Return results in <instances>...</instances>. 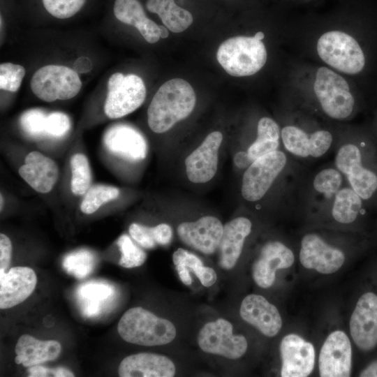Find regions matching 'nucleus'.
Wrapping results in <instances>:
<instances>
[{"mask_svg": "<svg viewBox=\"0 0 377 377\" xmlns=\"http://www.w3.org/2000/svg\"><path fill=\"white\" fill-rule=\"evenodd\" d=\"M376 149L369 140L346 142L334 157V166L367 206L377 204Z\"/></svg>", "mask_w": 377, "mask_h": 377, "instance_id": "obj_1", "label": "nucleus"}, {"mask_svg": "<svg viewBox=\"0 0 377 377\" xmlns=\"http://www.w3.org/2000/svg\"><path fill=\"white\" fill-rule=\"evenodd\" d=\"M196 96L191 85L181 78L163 83L156 92L147 110V122L152 131L162 133L193 112Z\"/></svg>", "mask_w": 377, "mask_h": 377, "instance_id": "obj_2", "label": "nucleus"}, {"mask_svg": "<svg viewBox=\"0 0 377 377\" xmlns=\"http://www.w3.org/2000/svg\"><path fill=\"white\" fill-rule=\"evenodd\" d=\"M265 34L257 32L253 36H235L223 42L216 58L223 68L230 75L243 77L258 72L265 64L266 47L262 40Z\"/></svg>", "mask_w": 377, "mask_h": 377, "instance_id": "obj_3", "label": "nucleus"}, {"mask_svg": "<svg viewBox=\"0 0 377 377\" xmlns=\"http://www.w3.org/2000/svg\"><path fill=\"white\" fill-rule=\"evenodd\" d=\"M117 331L126 342L145 346L169 343L177 333L170 320L140 306L129 309L124 313L119 321Z\"/></svg>", "mask_w": 377, "mask_h": 377, "instance_id": "obj_4", "label": "nucleus"}, {"mask_svg": "<svg viewBox=\"0 0 377 377\" xmlns=\"http://www.w3.org/2000/svg\"><path fill=\"white\" fill-rule=\"evenodd\" d=\"M316 49L325 63L341 73L357 75L366 67L367 57L362 47L343 31L325 32L318 38Z\"/></svg>", "mask_w": 377, "mask_h": 377, "instance_id": "obj_5", "label": "nucleus"}, {"mask_svg": "<svg viewBox=\"0 0 377 377\" xmlns=\"http://www.w3.org/2000/svg\"><path fill=\"white\" fill-rule=\"evenodd\" d=\"M313 91L327 116L337 120L351 116L356 101L342 76L325 66L320 67L316 71Z\"/></svg>", "mask_w": 377, "mask_h": 377, "instance_id": "obj_6", "label": "nucleus"}, {"mask_svg": "<svg viewBox=\"0 0 377 377\" xmlns=\"http://www.w3.org/2000/svg\"><path fill=\"white\" fill-rule=\"evenodd\" d=\"M30 86L38 98L52 102L75 96L81 89L82 82L75 70L65 66L47 65L34 73Z\"/></svg>", "mask_w": 377, "mask_h": 377, "instance_id": "obj_7", "label": "nucleus"}, {"mask_svg": "<svg viewBox=\"0 0 377 377\" xmlns=\"http://www.w3.org/2000/svg\"><path fill=\"white\" fill-rule=\"evenodd\" d=\"M288 161L286 153L279 149L256 159L243 174L242 197L249 202L261 200L286 169Z\"/></svg>", "mask_w": 377, "mask_h": 377, "instance_id": "obj_8", "label": "nucleus"}, {"mask_svg": "<svg viewBox=\"0 0 377 377\" xmlns=\"http://www.w3.org/2000/svg\"><path fill=\"white\" fill-rule=\"evenodd\" d=\"M108 91L104 111L111 119L133 112L143 103L146 97L143 80L134 74H112L108 82Z\"/></svg>", "mask_w": 377, "mask_h": 377, "instance_id": "obj_9", "label": "nucleus"}, {"mask_svg": "<svg viewBox=\"0 0 377 377\" xmlns=\"http://www.w3.org/2000/svg\"><path fill=\"white\" fill-rule=\"evenodd\" d=\"M232 325L223 318L206 323L198 335V344L207 353L235 360L246 353L248 343L241 334H233Z\"/></svg>", "mask_w": 377, "mask_h": 377, "instance_id": "obj_10", "label": "nucleus"}, {"mask_svg": "<svg viewBox=\"0 0 377 377\" xmlns=\"http://www.w3.org/2000/svg\"><path fill=\"white\" fill-rule=\"evenodd\" d=\"M281 142L289 154L301 159H316L325 155L333 143V135L327 130L308 133L288 125L281 130Z\"/></svg>", "mask_w": 377, "mask_h": 377, "instance_id": "obj_11", "label": "nucleus"}, {"mask_svg": "<svg viewBox=\"0 0 377 377\" xmlns=\"http://www.w3.org/2000/svg\"><path fill=\"white\" fill-rule=\"evenodd\" d=\"M299 256L305 268L325 274L339 270L345 261L341 249L328 244L316 233H308L302 237Z\"/></svg>", "mask_w": 377, "mask_h": 377, "instance_id": "obj_12", "label": "nucleus"}, {"mask_svg": "<svg viewBox=\"0 0 377 377\" xmlns=\"http://www.w3.org/2000/svg\"><path fill=\"white\" fill-rule=\"evenodd\" d=\"M352 348L348 336L337 330L328 335L320 349L318 359L322 377L350 376Z\"/></svg>", "mask_w": 377, "mask_h": 377, "instance_id": "obj_13", "label": "nucleus"}, {"mask_svg": "<svg viewBox=\"0 0 377 377\" xmlns=\"http://www.w3.org/2000/svg\"><path fill=\"white\" fill-rule=\"evenodd\" d=\"M350 332L362 350L377 346V295L374 293H366L358 300L350 319Z\"/></svg>", "mask_w": 377, "mask_h": 377, "instance_id": "obj_14", "label": "nucleus"}, {"mask_svg": "<svg viewBox=\"0 0 377 377\" xmlns=\"http://www.w3.org/2000/svg\"><path fill=\"white\" fill-rule=\"evenodd\" d=\"M282 377H306L315 364V350L312 343L295 334L285 336L280 343Z\"/></svg>", "mask_w": 377, "mask_h": 377, "instance_id": "obj_15", "label": "nucleus"}, {"mask_svg": "<svg viewBox=\"0 0 377 377\" xmlns=\"http://www.w3.org/2000/svg\"><path fill=\"white\" fill-rule=\"evenodd\" d=\"M295 256L292 250L279 241L265 244L252 266V276L256 283L263 288L272 286L276 272L292 266Z\"/></svg>", "mask_w": 377, "mask_h": 377, "instance_id": "obj_16", "label": "nucleus"}, {"mask_svg": "<svg viewBox=\"0 0 377 377\" xmlns=\"http://www.w3.org/2000/svg\"><path fill=\"white\" fill-rule=\"evenodd\" d=\"M223 232V224L212 216H203L193 222H184L177 227L178 236L185 244L207 255L219 249Z\"/></svg>", "mask_w": 377, "mask_h": 377, "instance_id": "obj_17", "label": "nucleus"}, {"mask_svg": "<svg viewBox=\"0 0 377 377\" xmlns=\"http://www.w3.org/2000/svg\"><path fill=\"white\" fill-rule=\"evenodd\" d=\"M222 140L223 135L221 132H212L186 157V172L191 182L205 183L214 177L217 170L219 149Z\"/></svg>", "mask_w": 377, "mask_h": 377, "instance_id": "obj_18", "label": "nucleus"}, {"mask_svg": "<svg viewBox=\"0 0 377 377\" xmlns=\"http://www.w3.org/2000/svg\"><path fill=\"white\" fill-rule=\"evenodd\" d=\"M242 318L266 337L276 336L282 327V319L276 307L263 296L250 294L242 302Z\"/></svg>", "mask_w": 377, "mask_h": 377, "instance_id": "obj_19", "label": "nucleus"}, {"mask_svg": "<svg viewBox=\"0 0 377 377\" xmlns=\"http://www.w3.org/2000/svg\"><path fill=\"white\" fill-rule=\"evenodd\" d=\"M36 283V274L30 267H14L8 272L0 269V308L9 309L24 302Z\"/></svg>", "mask_w": 377, "mask_h": 377, "instance_id": "obj_20", "label": "nucleus"}, {"mask_svg": "<svg viewBox=\"0 0 377 377\" xmlns=\"http://www.w3.org/2000/svg\"><path fill=\"white\" fill-rule=\"evenodd\" d=\"M103 142L110 153L129 161L143 160L147 154V144L144 136L126 124L110 127L104 135Z\"/></svg>", "mask_w": 377, "mask_h": 377, "instance_id": "obj_21", "label": "nucleus"}, {"mask_svg": "<svg viewBox=\"0 0 377 377\" xmlns=\"http://www.w3.org/2000/svg\"><path fill=\"white\" fill-rule=\"evenodd\" d=\"M175 371L174 363L168 357L150 353L127 356L118 368L121 377H172Z\"/></svg>", "mask_w": 377, "mask_h": 377, "instance_id": "obj_22", "label": "nucleus"}, {"mask_svg": "<svg viewBox=\"0 0 377 377\" xmlns=\"http://www.w3.org/2000/svg\"><path fill=\"white\" fill-rule=\"evenodd\" d=\"M251 228V221L244 216L235 218L223 226V235L218 249L219 265L221 267L230 269L235 267Z\"/></svg>", "mask_w": 377, "mask_h": 377, "instance_id": "obj_23", "label": "nucleus"}, {"mask_svg": "<svg viewBox=\"0 0 377 377\" xmlns=\"http://www.w3.org/2000/svg\"><path fill=\"white\" fill-rule=\"evenodd\" d=\"M19 173L34 190L45 193L56 184L59 170L52 159L38 151H31L27 155Z\"/></svg>", "mask_w": 377, "mask_h": 377, "instance_id": "obj_24", "label": "nucleus"}, {"mask_svg": "<svg viewBox=\"0 0 377 377\" xmlns=\"http://www.w3.org/2000/svg\"><path fill=\"white\" fill-rule=\"evenodd\" d=\"M61 350L60 343L55 340L41 341L31 335L23 334L15 346V362L30 367L55 360L60 355Z\"/></svg>", "mask_w": 377, "mask_h": 377, "instance_id": "obj_25", "label": "nucleus"}, {"mask_svg": "<svg viewBox=\"0 0 377 377\" xmlns=\"http://www.w3.org/2000/svg\"><path fill=\"white\" fill-rule=\"evenodd\" d=\"M113 11L117 20L134 26L148 43H155L161 38L159 25L147 17L138 0H115Z\"/></svg>", "mask_w": 377, "mask_h": 377, "instance_id": "obj_26", "label": "nucleus"}, {"mask_svg": "<svg viewBox=\"0 0 377 377\" xmlns=\"http://www.w3.org/2000/svg\"><path fill=\"white\" fill-rule=\"evenodd\" d=\"M366 205L362 198L347 184L336 193L327 207H330L335 221L348 224L364 213Z\"/></svg>", "mask_w": 377, "mask_h": 377, "instance_id": "obj_27", "label": "nucleus"}, {"mask_svg": "<svg viewBox=\"0 0 377 377\" xmlns=\"http://www.w3.org/2000/svg\"><path fill=\"white\" fill-rule=\"evenodd\" d=\"M146 7L158 14L163 25L174 33L184 31L193 20L191 13L177 6L174 0H147Z\"/></svg>", "mask_w": 377, "mask_h": 377, "instance_id": "obj_28", "label": "nucleus"}, {"mask_svg": "<svg viewBox=\"0 0 377 377\" xmlns=\"http://www.w3.org/2000/svg\"><path fill=\"white\" fill-rule=\"evenodd\" d=\"M281 130L272 118L264 117L257 125V137L245 151L253 162L258 158L278 150L281 143Z\"/></svg>", "mask_w": 377, "mask_h": 377, "instance_id": "obj_29", "label": "nucleus"}, {"mask_svg": "<svg viewBox=\"0 0 377 377\" xmlns=\"http://www.w3.org/2000/svg\"><path fill=\"white\" fill-rule=\"evenodd\" d=\"M345 177L335 167L324 168L312 179L311 191L315 200L327 207L336 193L344 186Z\"/></svg>", "mask_w": 377, "mask_h": 377, "instance_id": "obj_30", "label": "nucleus"}, {"mask_svg": "<svg viewBox=\"0 0 377 377\" xmlns=\"http://www.w3.org/2000/svg\"><path fill=\"white\" fill-rule=\"evenodd\" d=\"M172 260L175 266L193 271L205 287L212 286L216 281V274L212 268L204 266L198 257L184 249L179 248L173 253Z\"/></svg>", "mask_w": 377, "mask_h": 377, "instance_id": "obj_31", "label": "nucleus"}, {"mask_svg": "<svg viewBox=\"0 0 377 377\" xmlns=\"http://www.w3.org/2000/svg\"><path fill=\"white\" fill-rule=\"evenodd\" d=\"M112 290L108 284L89 283L83 284L78 290V297L82 302L83 313L92 316L99 312L100 303L107 299Z\"/></svg>", "mask_w": 377, "mask_h": 377, "instance_id": "obj_32", "label": "nucleus"}, {"mask_svg": "<svg viewBox=\"0 0 377 377\" xmlns=\"http://www.w3.org/2000/svg\"><path fill=\"white\" fill-rule=\"evenodd\" d=\"M119 195V191L114 186L94 185L86 192L80 205V209L84 214H92L103 204L116 199Z\"/></svg>", "mask_w": 377, "mask_h": 377, "instance_id": "obj_33", "label": "nucleus"}, {"mask_svg": "<svg viewBox=\"0 0 377 377\" xmlns=\"http://www.w3.org/2000/svg\"><path fill=\"white\" fill-rule=\"evenodd\" d=\"M72 177L71 188L75 195L86 193L90 188L91 180V169L87 157L82 154L73 155L71 160Z\"/></svg>", "mask_w": 377, "mask_h": 377, "instance_id": "obj_34", "label": "nucleus"}, {"mask_svg": "<svg viewBox=\"0 0 377 377\" xmlns=\"http://www.w3.org/2000/svg\"><path fill=\"white\" fill-rule=\"evenodd\" d=\"M95 263L92 252L80 249L65 256L63 266L68 273L77 279H82L91 273Z\"/></svg>", "mask_w": 377, "mask_h": 377, "instance_id": "obj_35", "label": "nucleus"}, {"mask_svg": "<svg viewBox=\"0 0 377 377\" xmlns=\"http://www.w3.org/2000/svg\"><path fill=\"white\" fill-rule=\"evenodd\" d=\"M47 114L40 109L25 111L20 118L23 131L30 138L39 139L46 137V121Z\"/></svg>", "mask_w": 377, "mask_h": 377, "instance_id": "obj_36", "label": "nucleus"}, {"mask_svg": "<svg viewBox=\"0 0 377 377\" xmlns=\"http://www.w3.org/2000/svg\"><path fill=\"white\" fill-rule=\"evenodd\" d=\"M121 251L119 265L125 268L141 266L147 258L146 253L134 244L126 234L122 235L117 242Z\"/></svg>", "mask_w": 377, "mask_h": 377, "instance_id": "obj_37", "label": "nucleus"}, {"mask_svg": "<svg viewBox=\"0 0 377 377\" xmlns=\"http://www.w3.org/2000/svg\"><path fill=\"white\" fill-rule=\"evenodd\" d=\"M25 75L24 68L19 64L3 63L0 65V88L10 92L17 91Z\"/></svg>", "mask_w": 377, "mask_h": 377, "instance_id": "obj_38", "label": "nucleus"}, {"mask_svg": "<svg viewBox=\"0 0 377 377\" xmlns=\"http://www.w3.org/2000/svg\"><path fill=\"white\" fill-rule=\"evenodd\" d=\"M45 10L59 19H67L77 14L86 0H42Z\"/></svg>", "mask_w": 377, "mask_h": 377, "instance_id": "obj_39", "label": "nucleus"}, {"mask_svg": "<svg viewBox=\"0 0 377 377\" xmlns=\"http://www.w3.org/2000/svg\"><path fill=\"white\" fill-rule=\"evenodd\" d=\"M132 239L145 249H153L158 245L157 227H147L135 223L129 226Z\"/></svg>", "mask_w": 377, "mask_h": 377, "instance_id": "obj_40", "label": "nucleus"}, {"mask_svg": "<svg viewBox=\"0 0 377 377\" xmlns=\"http://www.w3.org/2000/svg\"><path fill=\"white\" fill-rule=\"evenodd\" d=\"M71 128V121L65 113L54 112L47 114L46 121L47 136L59 138L64 137Z\"/></svg>", "mask_w": 377, "mask_h": 377, "instance_id": "obj_41", "label": "nucleus"}, {"mask_svg": "<svg viewBox=\"0 0 377 377\" xmlns=\"http://www.w3.org/2000/svg\"><path fill=\"white\" fill-rule=\"evenodd\" d=\"M29 377H73L74 374L66 368L59 367L53 369L39 364L30 367L27 370Z\"/></svg>", "mask_w": 377, "mask_h": 377, "instance_id": "obj_42", "label": "nucleus"}, {"mask_svg": "<svg viewBox=\"0 0 377 377\" xmlns=\"http://www.w3.org/2000/svg\"><path fill=\"white\" fill-rule=\"evenodd\" d=\"M12 253L10 239L4 234H0V269L6 271L9 266Z\"/></svg>", "mask_w": 377, "mask_h": 377, "instance_id": "obj_43", "label": "nucleus"}, {"mask_svg": "<svg viewBox=\"0 0 377 377\" xmlns=\"http://www.w3.org/2000/svg\"><path fill=\"white\" fill-rule=\"evenodd\" d=\"M235 165L241 169L247 168L253 162L245 151L237 152L233 158Z\"/></svg>", "mask_w": 377, "mask_h": 377, "instance_id": "obj_44", "label": "nucleus"}, {"mask_svg": "<svg viewBox=\"0 0 377 377\" xmlns=\"http://www.w3.org/2000/svg\"><path fill=\"white\" fill-rule=\"evenodd\" d=\"M181 281L186 286L192 283V278L190 275L189 270L181 266H175Z\"/></svg>", "mask_w": 377, "mask_h": 377, "instance_id": "obj_45", "label": "nucleus"}, {"mask_svg": "<svg viewBox=\"0 0 377 377\" xmlns=\"http://www.w3.org/2000/svg\"><path fill=\"white\" fill-rule=\"evenodd\" d=\"M360 376H374L377 377V360L370 364L363 370Z\"/></svg>", "mask_w": 377, "mask_h": 377, "instance_id": "obj_46", "label": "nucleus"}, {"mask_svg": "<svg viewBox=\"0 0 377 377\" xmlns=\"http://www.w3.org/2000/svg\"><path fill=\"white\" fill-rule=\"evenodd\" d=\"M160 36L161 38H166L168 36V29L164 25H159Z\"/></svg>", "mask_w": 377, "mask_h": 377, "instance_id": "obj_47", "label": "nucleus"}, {"mask_svg": "<svg viewBox=\"0 0 377 377\" xmlns=\"http://www.w3.org/2000/svg\"><path fill=\"white\" fill-rule=\"evenodd\" d=\"M3 203V199L2 195H1V205H0L1 210L2 209Z\"/></svg>", "mask_w": 377, "mask_h": 377, "instance_id": "obj_48", "label": "nucleus"}]
</instances>
